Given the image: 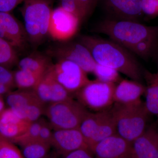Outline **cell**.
Here are the masks:
<instances>
[{
    "mask_svg": "<svg viewBox=\"0 0 158 158\" xmlns=\"http://www.w3.org/2000/svg\"><path fill=\"white\" fill-rule=\"evenodd\" d=\"M79 42L88 49L96 63L113 69L131 80L141 83L144 69L134 54L124 47L111 40L88 35L81 36Z\"/></svg>",
    "mask_w": 158,
    "mask_h": 158,
    "instance_id": "cell-1",
    "label": "cell"
},
{
    "mask_svg": "<svg viewBox=\"0 0 158 158\" xmlns=\"http://www.w3.org/2000/svg\"><path fill=\"white\" fill-rule=\"evenodd\" d=\"M94 31L107 35L128 50L138 43L158 36V25L148 26L137 22L108 18L97 24Z\"/></svg>",
    "mask_w": 158,
    "mask_h": 158,
    "instance_id": "cell-2",
    "label": "cell"
},
{
    "mask_svg": "<svg viewBox=\"0 0 158 158\" xmlns=\"http://www.w3.org/2000/svg\"><path fill=\"white\" fill-rule=\"evenodd\" d=\"M110 110L115 121L116 134L131 143L147 129L149 113L144 102L130 105L114 103Z\"/></svg>",
    "mask_w": 158,
    "mask_h": 158,
    "instance_id": "cell-3",
    "label": "cell"
},
{
    "mask_svg": "<svg viewBox=\"0 0 158 158\" xmlns=\"http://www.w3.org/2000/svg\"><path fill=\"white\" fill-rule=\"evenodd\" d=\"M21 8L27 38L38 44L48 34L52 10L50 0H24Z\"/></svg>",
    "mask_w": 158,
    "mask_h": 158,
    "instance_id": "cell-4",
    "label": "cell"
},
{
    "mask_svg": "<svg viewBox=\"0 0 158 158\" xmlns=\"http://www.w3.org/2000/svg\"><path fill=\"white\" fill-rule=\"evenodd\" d=\"M88 113L87 108L72 99L48 105L44 114L55 130L79 128Z\"/></svg>",
    "mask_w": 158,
    "mask_h": 158,
    "instance_id": "cell-5",
    "label": "cell"
},
{
    "mask_svg": "<svg viewBox=\"0 0 158 158\" xmlns=\"http://www.w3.org/2000/svg\"><path fill=\"white\" fill-rule=\"evenodd\" d=\"M79 129L90 150L105 138L116 134V125L111 110L89 112L82 120Z\"/></svg>",
    "mask_w": 158,
    "mask_h": 158,
    "instance_id": "cell-6",
    "label": "cell"
},
{
    "mask_svg": "<svg viewBox=\"0 0 158 158\" xmlns=\"http://www.w3.org/2000/svg\"><path fill=\"white\" fill-rule=\"evenodd\" d=\"M116 84L96 79L89 81L75 94L81 104L99 112L111 109L114 103L113 93Z\"/></svg>",
    "mask_w": 158,
    "mask_h": 158,
    "instance_id": "cell-7",
    "label": "cell"
},
{
    "mask_svg": "<svg viewBox=\"0 0 158 158\" xmlns=\"http://www.w3.org/2000/svg\"><path fill=\"white\" fill-rule=\"evenodd\" d=\"M6 102L9 108L30 123L40 118L46 107L33 89L9 92L6 96Z\"/></svg>",
    "mask_w": 158,
    "mask_h": 158,
    "instance_id": "cell-8",
    "label": "cell"
},
{
    "mask_svg": "<svg viewBox=\"0 0 158 158\" xmlns=\"http://www.w3.org/2000/svg\"><path fill=\"white\" fill-rule=\"evenodd\" d=\"M47 72L71 94H75L90 81L87 73L69 60H59L51 65Z\"/></svg>",
    "mask_w": 158,
    "mask_h": 158,
    "instance_id": "cell-9",
    "label": "cell"
},
{
    "mask_svg": "<svg viewBox=\"0 0 158 158\" xmlns=\"http://www.w3.org/2000/svg\"><path fill=\"white\" fill-rule=\"evenodd\" d=\"M81 23L76 16L60 6L52 11L48 34L56 40L68 41L77 34Z\"/></svg>",
    "mask_w": 158,
    "mask_h": 158,
    "instance_id": "cell-10",
    "label": "cell"
},
{
    "mask_svg": "<svg viewBox=\"0 0 158 158\" xmlns=\"http://www.w3.org/2000/svg\"><path fill=\"white\" fill-rule=\"evenodd\" d=\"M52 53L59 60L76 63L87 73H93L96 64L88 49L79 41H65L54 49Z\"/></svg>",
    "mask_w": 158,
    "mask_h": 158,
    "instance_id": "cell-11",
    "label": "cell"
},
{
    "mask_svg": "<svg viewBox=\"0 0 158 158\" xmlns=\"http://www.w3.org/2000/svg\"><path fill=\"white\" fill-rule=\"evenodd\" d=\"M91 152L95 158H132V143L114 134L95 144Z\"/></svg>",
    "mask_w": 158,
    "mask_h": 158,
    "instance_id": "cell-12",
    "label": "cell"
},
{
    "mask_svg": "<svg viewBox=\"0 0 158 158\" xmlns=\"http://www.w3.org/2000/svg\"><path fill=\"white\" fill-rule=\"evenodd\" d=\"M51 146L63 157L77 150L90 151L79 128L54 130Z\"/></svg>",
    "mask_w": 158,
    "mask_h": 158,
    "instance_id": "cell-13",
    "label": "cell"
},
{
    "mask_svg": "<svg viewBox=\"0 0 158 158\" xmlns=\"http://www.w3.org/2000/svg\"><path fill=\"white\" fill-rule=\"evenodd\" d=\"M103 6L111 19L141 23L144 16L141 0H103Z\"/></svg>",
    "mask_w": 158,
    "mask_h": 158,
    "instance_id": "cell-14",
    "label": "cell"
},
{
    "mask_svg": "<svg viewBox=\"0 0 158 158\" xmlns=\"http://www.w3.org/2000/svg\"><path fill=\"white\" fill-rule=\"evenodd\" d=\"M33 90L45 105L73 99L71 94L54 79L47 70Z\"/></svg>",
    "mask_w": 158,
    "mask_h": 158,
    "instance_id": "cell-15",
    "label": "cell"
},
{
    "mask_svg": "<svg viewBox=\"0 0 158 158\" xmlns=\"http://www.w3.org/2000/svg\"><path fill=\"white\" fill-rule=\"evenodd\" d=\"M0 37L14 48H21L27 38L25 28L9 12L0 11Z\"/></svg>",
    "mask_w": 158,
    "mask_h": 158,
    "instance_id": "cell-16",
    "label": "cell"
},
{
    "mask_svg": "<svg viewBox=\"0 0 158 158\" xmlns=\"http://www.w3.org/2000/svg\"><path fill=\"white\" fill-rule=\"evenodd\" d=\"M132 158H158V130L151 127L132 143Z\"/></svg>",
    "mask_w": 158,
    "mask_h": 158,
    "instance_id": "cell-17",
    "label": "cell"
},
{
    "mask_svg": "<svg viewBox=\"0 0 158 158\" xmlns=\"http://www.w3.org/2000/svg\"><path fill=\"white\" fill-rule=\"evenodd\" d=\"M146 87L141 82L133 80H122L115 85L113 93L114 103L130 105L142 102Z\"/></svg>",
    "mask_w": 158,
    "mask_h": 158,
    "instance_id": "cell-18",
    "label": "cell"
},
{
    "mask_svg": "<svg viewBox=\"0 0 158 158\" xmlns=\"http://www.w3.org/2000/svg\"><path fill=\"white\" fill-rule=\"evenodd\" d=\"M31 124L10 108L0 113V134L9 140L22 135Z\"/></svg>",
    "mask_w": 158,
    "mask_h": 158,
    "instance_id": "cell-19",
    "label": "cell"
},
{
    "mask_svg": "<svg viewBox=\"0 0 158 158\" xmlns=\"http://www.w3.org/2000/svg\"><path fill=\"white\" fill-rule=\"evenodd\" d=\"M143 78L147 85L144 104L149 114L155 115L158 118V71L153 73L144 69Z\"/></svg>",
    "mask_w": 158,
    "mask_h": 158,
    "instance_id": "cell-20",
    "label": "cell"
},
{
    "mask_svg": "<svg viewBox=\"0 0 158 158\" xmlns=\"http://www.w3.org/2000/svg\"><path fill=\"white\" fill-rule=\"evenodd\" d=\"M51 65L47 57L40 54H32L18 62L20 69L41 75L45 73Z\"/></svg>",
    "mask_w": 158,
    "mask_h": 158,
    "instance_id": "cell-21",
    "label": "cell"
},
{
    "mask_svg": "<svg viewBox=\"0 0 158 158\" xmlns=\"http://www.w3.org/2000/svg\"><path fill=\"white\" fill-rule=\"evenodd\" d=\"M158 48V36L152 37L138 43L128 50L144 60L154 56Z\"/></svg>",
    "mask_w": 158,
    "mask_h": 158,
    "instance_id": "cell-22",
    "label": "cell"
},
{
    "mask_svg": "<svg viewBox=\"0 0 158 158\" xmlns=\"http://www.w3.org/2000/svg\"><path fill=\"white\" fill-rule=\"evenodd\" d=\"M44 75L19 69L14 73L15 86L19 90L33 89Z\"/></svg>",
    "mask_w": 158,
    "mask_h": 158,
    "instance_id": "cell-23",
    "label": "cell"
},
{
    "mask_svg": "<svg viewBox=\"0 0 158 158\" xmlns=\"http://www.w3.org/2000/svg\"><path fill=\"white\" fill-rule=\"evenodd\" d=\"M51 145L39 141L25 144L22 147L24 158H44L48 156Z\"/></svg>",
    "mask_w": 158,
    "mask_h": 158,
    "instance_id": "cell-24",
    "label": "cell"
},
{
    "mask_svg": "<svg viewBox=\"0 0 158 158\" xmlns=\"http://www.w3.org/2000/svg\"><path fill=\"white\" fill-rule=\"evenodd\" d=\"M44 120L43 118H40L32 123L23 134L10 141L13 143L19 144L21 146L31 142L39 141L40 131Z\"/></svg>",
    "mask_w": 158,
    "mask_h": 158,
    "instance_id": "cell-25",
    "label": "cell"
},
{
    "mask_svg": "<svg viewBox=\"0 0 158 158\" xmlns=\"http://www.w3.org/2000/svg\"><path fill=\"white\" fill-rule=\"evenodd\" d=\"M18 61V58L14 48L0 37V65L9 68Z\"/></svg>",
    "mask_w": 158,
    "mask_h": 158,
    "instance_id": "cell-26",
    "label": "cell"
},
{
    "mask_svg": "<svg viewBox=\"0 0 158 158\" xmlns=\"http://www.w3.org/2000/svg\"><path fill=\"white\" fill-rule=\"evenodd\" d=\"M93 73L96 79L102 82L116 84L122 80L117 71L96 63Z\"/></svg>",
    "mask_w": 158,
    "mask_h": 158,
    "instance_id": "cell-27",
    "label": "cell"
},
{
    "mask_svg": "<svg viewBox=\"0 0 158 158\" xmlns=\"http://www.w3.org/2000/svg\"><path fill=\"white\" fill-rule=\"evenodd\" d=\"M0 158H24L17 147L0 134Z\"/></svg>",
    "mask_w": 158,
    "mask_h": 158,
    "instance_id": "cell-28",
    "label": "cell"
},
{
    "mask_svg": "<svg viewBox=\"0 0 158 158\" xmlns=\"http://www.w3.org/2000/svg\"><path fill=\"white\" fill-rule=\"evenodd\" d=\"M157 2L158 0H141V9L144 16L148 19L158 17Z\"/></svg>",
    "mask_w": 158,
    "mask_h": 158,
    "instance_id": "cell-29",
    "label": "cell"
},
{
    "mask_svg": "<svg viewBox=\"0 0 158 158\" xmlns=\"http://www.w3.org/2000/svg\"><path fill=\"white\" fill-rule=\"evenodd\" d=\"M81 11L85 19L88 17L95 9L98 0H74Z\"/></svg>",
    "mask_w": 158,
    "mask_h": 158,
    "instance_id": "cell-30",
    "label": "cell"
},
{
    "mask_svg": "<svg viewBox=\"0 0 158 158\" xmlns=\"http://www.w3.org/2000/svg\"><path fill=\"white\" fill-rule=\"evenodd\" d=\"M0 84L6 85L10 89L15 86L14 73L8 68L0 65Z\"/></svg>",
    "mask_w": 158,
    "mask_h": 158,
    "instance_id": "cell-31",
    "label": "cell"
},
{
    "mask_svg": "<svg viewBox=\"0 0 158 158\" xmlns=\"http://www.w3.org/2000/svg\"><path fill=\"white\" fill-rule=\"evenodd\" d=\"M52 129V127L48 122L44 120L40 131L39 141L50 144L51 146V142L53 132Z\"/></svg>",
    "mask_w": 158,
    "mask_h": 158,
    "instance_id": "cell-32",
    "label": "cell"
},
{
    "mask_svg": "<svg viewBox=\"0 0 158 158\" xmlns=\"http://www.w3.org/2000/svg\"><path fill=\"white\" fill-rule=\"evenodd\" d=\"M24 0H0V11L9 12Z\"/></svg>",
    "mask_w": 158,
    "mask_h": 158,
    "instance_id": "cell-33",
    "label": "cell"
},
{
    "mask_svg": "<svg viewBox=\"0 0 158 158\" xmlns=\"http://www.w3.org/2000/svg\"><path fill=\"white\" fill-rule=\"evenodd\" d=\"M64 158H95L93 154L89 150L81 149L69 153Z\"/></svg>",
    "mask_w": 158,
    "mask_h": 158,
    "instance_id": "cell-34",
    "label": "cell"
},
{
    "mask_svg": "<svg viewBox=\"0 0 158 158\" xmlns=\"http://www.w3.org/2000/svg\"><path fill=\"white\" fill-rule=\"evenodd\" d=\"M4 110H5V104H4L2 99L0 97V113L2 112Z\"/></svg>",
    "mask_w": 158,
    "mask_h": 158,
    "instance_id": "cell-35",
    "label": "cell"
},
{
    "mask_svg": "<svg viewBox=\"0 0 158 158\" xmlns=\"http://www.w3.org/2000/svg\"><path fill=\"white\" fill-rule=\"evenodd\" d=\"M153 58H155L156 60L157 63L158 68V48L157 49L155 55L154 56Z\"/></svg>",
    "mask_w": 158,
    "mask_h": 158,
    "instance_id": "cell-36",
    "label": "cell"
},
{
    "mask_svg": "<svg viewBox=\"0 0 158 158\" xmlns=\"http://www.w3.org/2000/svg\"><path fill=\"white\" fill-rule=\"evenodd\" d=\"M157 16H158V0L157 2Z\"/></svg>",
    "mask_w": 158,
    "mask_h": 158,
    "instance_id": "cell-37",
    "label": "cell"
},
{
    "mask_svg": "<svg viewBox=\"0 0 158 158\" xmlns=\"http://www.w3.org/2000/svg\"><path fill=\"white\" fill-rule=\"evenodd\" d=\"M44 158H51L50 157H49V156H47L46 157Z\"/></svg>",
    "mask_w": 158,
    "mask_h": 158,
    "instance_id": "cell-38",
    "label": "cell"
}]
</instances>
